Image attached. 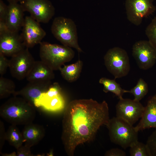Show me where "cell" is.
Masks as SVG:
<instances>
[{
    "label": "cell",
    "instance_id": "obj_29",
    "mask_svg": "<svg viewBox=\"0 0 156 156\" xmlns=\"http://www.w3.org/2000/svg\"><path fill=\"white\" fill-rule=\"evenodd\" d=\"M9 66V60L5 56L0 53V75L2 76L6 73Z\"/></svg>",
    "mask_w": 156,
    "mask_h": 156
},
{
    "label": "cell",
    "instance_id": "obj_22",
    "mask_svg": "<svg viewBox=\"0 0 156 156\" xmlns=\"http://www.w3.org/2000/svg\"><path fill=\"white\" fill-rule=\"evenodd\" d=\"M65 105L64 99L61 94L45 100L42 103L40 107L49 112H57L63 109Z\"/></svg>",
    "mask_w": 156,
    "mask_h": 156
},
{
    "label": "cell",
    "instance_id": "obj_16",
    "mask_svg": "<svg viewBox=\"0 0 156 156\" xmlns=\"http://www.w3.org/2000/svg\"><path fill=\"white\" fill-rule=\"evenodd\" d=\"M152 128L156 129V94L148 101L139 122L135 127L138 132Z\"/></svg>",
    "mask_w": 156,
    "mask_h": 156
},
{
    "label": "cell",
    "instance_id": "obj_9",
    "mask_svg": "<svg viewBox=\"0 0 156 156\" xmlns=\"http://www.w3.org/2000/svg\"><path fill=\"white\" fill-rule=\"evenodd\" d=\"M144 108L140 101L122 98L116 105V117L133 125L141 118Z\"/></svg>",
    "mask_w": 156,
    "mask_h": 156
},
{
    "label": "cell",
    "instance_id": "obj_15",
    "mask_svg": "<svg viewBox=\"0 0 156 156\" xmlns=\"http://www.w3.org/2000/svg\"><path fill=\"white\" fill-rule=\"evenodd\" d=\"M5 21L9 30L18 32L22 27L24 21L22 6L18 2L9 3Z\"/></svg>",
    "mask_w": 156,
    "mask_h": 156
},
{
    "label": "cell",
    "instance_id": "obj_36",
    "mask_svg": "<svg viewBox=\"0 0 156 156\" xmlns=\"http://www.w3.org/2000/svg\"><path fill=\"white\" fill-rule=\"evenodd\" d=\"M9 3L13 2H18L19 0H7Z\"/></svg>",
    "mask_w": 156,
    "mask_h": 156
},
{
    "label": "cell",
    "instance_id": "obj_12",
    "mask_svg": "<svg viewBox=\"0 0 156 156\" xmlns=\"http://www.w3.org/2000/svg\"><path fill=\"white\" fill-rule=\"evenodd\" d=\"M21 34L23 43L26 47L32 48L40 44L46 35L45 31L38 22L31 16L25 18Z\"/></svg>",
    "mask_w": 156,
    "mask_h": 156
},
{
    "label": "cell",
    "instance_id": "obj_17",
    "mask_svg": "<svg viewBox=\"0 0 156 156\" xmlns=\"http://www.w3.org/2000/svg\"><path fill=\"white\" fill-rule=\"evenodd\" d=\"M53 71L42 60L35 61L26 78L29 82L51 81L55 77Z\"/></svg>",
    "mask_w": 156,
    "mask_h": 156
},
{
    "label": "cell",
    "instance_id": "obj_10",
    "mask_svg": "<svg viewBox=\"0 0 156 156\" xmlns=\"http://www.w3.org/2000/svg\"><path fill=\"white\" fill-rule=\"evenodd\" d=\"M125 7L128 19L137 26L156 10L152 0H126Z\"/></svg>",
    "mask_w": 156,
    "mask_h": 156
},
{
    "label": "cell",
    "instance_id": "obj_28",
    "mask_svg": "<svg viewBox=\"0 0 156 156\" xmlns=\"http://www.w3.org/2000/svg\"><path fill=\"white\" fill-rule=\"evenodd\" d=\"M146 144L150 156H156V129L148 137Z\"/></svg>",
    "mask_w": 156,
    "mask_h": 156
},
{
    "label": "cell",
    "instance_id": "obj_2",
    "mask_svg": "<svg viewBox=\"0 0 156 156\" xmlns=\"http://www.w3.org/2000/svg\"><path fill=\"white\" fill-rule=\"evenodd\" d=\"M34 106L24 98L16 96L0 107V116L11 125H26L32 123L36 116Z\"/></svg>",
    "mask_w": 156,
    "mask_h": 156
},
{
    "label": "cell",
    "instance_id": "obj_4",
    "mask_svg": "<svg viewBox=\"0 0 156 156\" xmlns=\"http://www.w3.org/2000/svg\"><path fill=\"white\" fill-rule=\"evenodd\" d=\"M111 141L125 149L138 140L135 127L117 117L110 119L106 126Z\"/></svg>",
    "mask_w": 156,
    "mask_h": 156
},
{
    "label": "cell",
    "instance_id": "obj_33",
    "mask_svg": "<svg viewBox=\"0 0 156 156\" xmlns=\"http://www.w3.org/2000/svg\"><path fill=\"white\" fill-rule=\"evenodd\" d=\"M8 11V5L2 0H0V20L5 21Z\"/></svg>",
    "mask_w": 156,
    "mask_h": 156
},
{
    "label": "cell",
    "instance_id": "obj_5",
    "mask_svg": "<svg viewBox=\"0 0 156 156\" xmlns=\"http://www.w3.org/2000/svg\"><path fill=\"white\" fill-rule=\"evenodd\" d=\"M51 30L54 36L63 45L74 48L79 53L83 52L78 43L76 25L71 19L56 17L53 21Z\"/></svg>",
    "mask_w": 156,
    "mask_h": 156
},
{
    "label": "cell",
    "instance_id": "obj_26",
    "mask_svg": "<svg viewBox=\"0 0 156 156\" xmlns=\"http://www.w3.org/2000/svg\"><path fill=\"white\" fill-rule=\"evenodd\" d=\"M129 148L131 156H150L146 144L138 140L132 144Z\"/></svg>",
    "mask_w": 156,
    "mask_h": 156
},
{
    "label": "cell",
    "instance_id": "obj_27",
    "mask_svg": "<svg viewBox=\"0 0 156 156\" xmlns=\"http://www.w3.org/2000/svg\"><path fill=\"white\" fill-rule=\"evenodd\" d=\"M145 33L148 41L156 50V16L146 28Z\"/></svg>",
    "mask_w": 156,
    "mask_h": 156
},
{
    "label": "cell",
    "instance_id": "obj_34",
    "mask_svg": "<svg viewBox=\"0 0 156 156\" xmlns=\"http://www.w3.org/2000/svg\"><path fill=\"white\" fill-rule=\"evenodd\" d=\"M9 30L5 21L0 20V34Z\"/></svg>",
    "mask_w": 156,
    "mask_h": 156
},
{
    "label": "cell",
    "instance_id": "obj_13",
    "mask_svg": "<svg viewBox=\"0 0 156 156\" xmlns=\"http://www.w3.org/2000/svg\"><path fill=\"white\" fill-rule=\"evenodd\" d=\"M29 82L21 89L15 91L13 94L14 96H21L34 106L37 107L41 96L51 85V81Z\"/></svg>",
    "mask_w": 156,
    "mask_h": 156
},
{
    "label": "cell",
    "instance_id": "obj_35",
    "mask_svg": "<svg viewBox=\"0 0 156 156\" xmlns=\"http://www.w3.org/2000/svg\"><path fill=\"white\" fill-rule=\"evenodd\" d=\"M2 156H16V153L14 152L9 154H1Z\"/></svg>",
    "mask_w": 156,
    "mask_h": 156
},
{
    "label": "cell",
    "instance_id": "obj_21",
    "mask_svg": "<svg viewBox=\"0 0 156 156\" xmlns=\"http://www.w3.org/2000/svg\"><path fill=\"white\" fill-rule=\"evenodd\" d=\"M6 140L9 144L16 149L24 143L22 133L16 125H11L6 131Z\"/></svg>",
    "mask_w": 156,
    "mask_h": 156
},
{
    "label": "cell",
    "instance_id": "obj_14",
    "mask_svg": "<svg viewBox=\"0 0 156 156\" xmlns=\"http://www.w3.org/2000/svg\"><path fill=\"white\" fill-rule=\"evenodd\" d=\"M25 48L18 32L8 30L0 34V53L5 56L12 57Z\"/></svg>",
    "mask_w": 156,
    "mask_h": 156
},
{
    "label": "cell",
    "instance_id": "obj_20",
    "mask_svg": "<svg viewBox=\"0 0 156 156\" xmlns=\"http://www.w3.org/2000/svg\"><path fill=\"white\" fill-rule=\"evenodd\" d=\"M115 79H111L103 77L99 79V83L103 86L104 92L105 93L111 92L120 99L123 98L124 94L128 93L129 90L122 89Z\"/></svg>",
    "mask_w": 156,
    "mask_h": 156
},
{
    "label": "cell",
    "instance_id": "obj_31",
    "mask_svg": "<svg viewBox=\"0 0 156 156\" xmlns=\"http://www.w3.org/2000/svg\"><path fill=\"white\" fill-rule=\"evenodd\" d=\"M6 131H5L3 122L0 120V153H2V150L6 140Z\"/></svg>",
    "mask_w": 156,
    "mask_h": 156
},
{
    "label": "cell",
    "instance_id": "obj_11",
    "mask_svg": "<svg viewBox=\"0 0 156 156\" xmlns=\"http://www.w3.org/2000/svg\"><path fill=\"white\" fill-rule=\"evenodd\" d=\"M132 55L141 69L148 70L156 62V50L148 40H140L135 43L133 46Z\"/></svg>",
    "mask_w": 156,
    "mask_h": 156
},
{
    "label": "cell",
    "instance_id": "obj_18",
    "mask_svg": "<svg viewBox=\"0 0 156 156\" xmlns=\"http://www.w3.org/2000/svg\"><path fill=\"white\" fill-rule=\"evenodd\" d=\"M25 126L22 132L24 143L31 147L42 139L45 135V130L42 125L32 123Z\"/></svg>",
    "mask_w": 156,
    "mask_h": 156
},
{
    "label": "cell",
    "instance_id": "obj_7",
    "mask_svg": "<svg viewBox=\"0 0 156 156\" xmlns=\"http://www.w3.org/2000/svg\"><path fill=\"white\" fill-rule=\"evenodd\" d=\"M24 11L39 23H47L54 16L55 8L49 0H19Z\"/></svg>",
    "mask_w": 156,
    "mask_h": 156
},
{
    "label": "cell",
    "instance_id": "obj_6",
    "mask_svg": "<svg viewBox=\"0 0 156 156\" xmlns=\"http://www.w3.org/2000/svg\"><path fill=\"white\" fill-rule=\"evenodd\" d=\"M105 65L114 79L127 75L130 70L129 57L124 49L115 47L109 49L104 57Z\"/></svg>",
    "mask_w": 156,
    "mask_h": 156
},
{
    "label": "cell",
    "instance_id": "obj_24",
    "mask_svg": "<svg viewBox=\"0 0 156 156\" xmlns=\"http://www.w3.org/2000/svg\"><path fill=\"white\" fill-rule=\"evenodd\" d=\"M15 85L12 80L0 77V99L6 98L15 91Z\"/></svg>",
    "mask_w": 156,
    "mask_h": 156
},
{
    "label": "cell",
    "instance_id": "obj_8",
    "mask_svg": "<svg viewBox=\"0 0 156 156\" xmlns=\"http://www.w3.org/2000/svg\"><path fill=\"white\" fill-rule=\"evenodd\" d=\"M11 57L9 68L12 76L19 80L26 78L35 61L29 48L26 47Z\"/></svg>",
    "mask_w": 156,
    "mask_h": 156
},
{
    "label": "cell",
    "instance_id": "obj_23",
    "mask_svg": "<svg viewBox=\"0 0 156 156\" xmlns=\"http://www.w3.org/2000/svg\"><path fill=\"white\" fill-rule=\"evenodd\" d=\"M148 92V87L147 84L143 79L140 78L136 85L129 90L128 93L133 95L134 100L140 101L146 95Z\"/></svg>",
    "mask_w": 156,
    "mask_h": 156
},
{
    "label": "cell",
    "instance_id": "obj_30",
    "mask_svg": "<svg viewBox=\"0 0 156 156\" xmlns=\"http://www.w3.org/2000/svg\"><path fill=\"white\" fill-rule=\"evenodd\" d=\"M31 147L25 144L16 149L17 156H33L30 151Z\"/></svg>",
    "mask_w": 156,
    "mask_h": 156
},
{
    "label": "cell",
    "instance_id": "obj_25",
    "mask_svg": "<svg viewBox=\"0 0 156 156\" xmlns=\"http://www.w3.org/2000/svg\"><path fill=\"white\" fill-rule=\"evenodd\" d=\"M61 88L58 83L55 82L51 84L48 90L41 96L38 101L37 107H40L42 103L45 100L61 94Z\"/></svg>",
    "mask_w": 156,
    "mask_h": 156
},
{
    "label": "cell",
    "instance_id": "obj_1",
    "mask_svg": "<svg viewBox=\"0 0 156 156\" xmlns=\"http://www.w3.org/2000/svg\"><path fill=\"white\" fill-rule=\"evenodd\" d=\"M110 118L107 102L92 99L70 102L65 108L61 139L67 155H74L79 145L93 140L101 126L107 125Z\"/></svg>",
    "mask_w": 156,
    "mask_h": 156
},
{
    "label": "cell",
    "instance_id": "obj_19",
    "mask_svg": "<svg viewBox=\"0 0 156 156\" xmlns=\"http://www.w3.org/2000/svg\"><path fill=\"white\" fill-rule=\"evenodd\" d=\"M83 66V62L79 60L74 63L64 65L59 69L63 78L69 82L76 81L80 77Z\"/></svg>",
    "mask_w": 156,
    "mask_h": 156
},
{
    "label": "cell",
    "instance_id": "obj_32",
    "mask_svg": "<svg viewBox=\"0 0 156 156\" xmlns=\"http://www.w3.org/2000/svg\"><path fill=\"white\" fill-rule=\"evenodd\" d=\"M105 156H125L126 153L122 150L118 148H113L106 151Z\"/></svg>",
    "mask_w": 156,
    "mask_h": 156
},
{
    "label": "cell",
    "instance_id": "obj_3",
    "mask_svg": "<svg viewBox=\"0 0 156 156\" xmlns=\"http://www.w3.org/2000/svg\"><path fill=\"white\" fill-rule=\"evenodd\" d=\"M40 44L41 60L53 70H59L74 57V51L69 47L44 42H41Z\"/></svg>",
    "mask_w": 156,
    "mask_h": 156
}]
</instances>
